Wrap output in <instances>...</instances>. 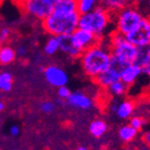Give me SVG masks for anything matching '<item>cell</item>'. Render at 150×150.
Here are the masks:
<instances>
[{
	"label": "cell",
	"mask_w": 150,
	"mask_h": 150,
	"mask_svg": "<svg viewBox=\"0 0 150 150\" xmlns=\"http://www.w3.org/2000/svg\"><path fill=\"white\" fill-rule=\"evenodd\" d=\"M145 124H146L145 119H143V118L141 117H132L130 119V122H129V125L131 127H134V129H137V130H140L143 127V125Z\"/></svg>",
	"instance_id": "cell-25"
},
{
	"label": "cell",
	"mask_w": 150,
	"mask_h": 150,
	"mask_svg": "<svg viewBox=\"0 0 150 150\" xmlns=\"http://www.w3.org/2000/svg\"><path fill=\"white\" fill-rule=\"evenodd\" d=\"M125 39L134 46H142L150 43V18L143 17L134 29L125 35Z\"/></svg>",
	"instance_id": "cell-7"
},
{
	"label": "cell",
	"mask_w": 150,
	"mask_h": 150,
	"mask_svg": "<svg viewBox=\"0 0 150 150\" xmlns=\"http://www.w3.org/2000/svg\"><path fill=\"white\" fill-rule=\"evenodd\" d=\"M108 44L112 52V59H116L124 66L134 63L137 56L138 47L128 42L125 39V35L117 33L116 30L112 31L108 39Z\"/></svg>",
	"instance_id": "cell-4"
},
{
	"label": "cell",
	"mask_w": 150,
	"mask_h": 150,
	"mask_svg": "<svg viewBox=\"0 0 150 150\" xmlns=\"http://www.w3.org/2000/svg\"><path fill=\"white\" fill-rule=\"evenodd\" d=\"M124 67V65H122V64H120L116 59H112V64H110V67L106 70L103 71V72H101L100 74L97 75L96 77L94 78V80L100 87L108 88L112 82L120 80L121 71Z\"/></svg>",
	"instance_id": "cell-8"
},
{
	"label": "cell",
	"mask_w": 150,
	"mask_h": 150,
	"mask_svg": "<svg viewBox=\"0 0 150 150\" xmlns=\"http://www.w3.org/2000/svg\"><path fill=\"white\" fill-rule=\"evenodd\" d=\"M26 14L39 20H44L53 11V5L48 0H21Z\"/></svg>",
	"instance_id": "cell-6"
},
{
	"label": "cell",
	"mask_w": 150,
	"mask_h": 150,
	"mask_svg": "<svg viewBox=\"0 0 150 150\" xmlns=\"http://www.w3.org/2000/svg\"><path fill=\"white\" fill-rule=\"evenodd\" d=\"M134 102L130 100H124L122 101L121 103L118 104V108H117V116L120 119H128L131 116L132 112H134Z\"/></svg>",
	"instance_id": "cell-17"
},
{
	"label": "cell",
	"mask_w": 150,
	"mask_h": 150,
	"mask_svg": "<svg viewBox=\"0 0 150 150\" xmlns=\"http://www.w3.org/2000/svg\"><path fill=\"white\" fill-rule=\"evenodd\" d=\"M41 110L45 114H50L54 110V104L51 101H45L41 104Z\"/></svg>",
	"instance_id": "cell-27"
},
{
	"label": "cell",
	"mask_w": 150,
	"mask_h": 150,
	"mask_svg": "<svg viewBox=\"0 0 150 150\" xmlns=\"http://www.w3.org/2000/svg\"><path fill=\"white\" fill-rule=\"evenodd\" d=\"M27 47L24 45H20L16 50V55H19L20 57H24L27 54Z\"/></svg>",
	"instance_id": "cell-29"
},
{
	"label": "cell",
	"mask_w": 150,
	"mask_h": 150,
	"mask_svg": "<svg viewBox=\"0 0 150 150\" xmlns=\"http://www.w3.org/2000/svg\"><path fill=\"white\" fill-rule=\"evenodd\" d=\"M0 150H1V149H0Z\"/></svg>",
	"instance_id": "cell-40"
},
{
	"label": "cell",
	"mask_w": 150,
	"mask_h": 150,
	"mask_svg": "<svg viewBox=\"0 0 150 150\" xmlns=\"http://www.w3.org/2000/svg\"><path fill=\"white\" fill-rule=\"evenodd\" d=\"M44 75L48 83L55 88L66 86L69 79L66 71L57 66H48L47 68H45Z\"/></svg>",
	"instance_id": "cell-10"
},
{
	"label": "cell",
	"mask_w": 150,
	"mask_h": 150,
	"mask_svg": "<svg viewBox=\"0 0 150 150\" xmlns=\"http://www.w3.org/2000/svg\"><path fill=\"white\" fill-rule=\"evenodd\" d=\"M134 63L139 65L140 67H144L148 63H150V43L142 45V46H138L137 56Z\"/></svg>",
	"instance_id": "cell-16"
},
{
	"label": "cell",
	"mask_w": 150,
	"mask_h": 150,
	"mask_svg": "<svg viewBox=\"0 0 150 150\" xmlns=\"http://www.w3.org/2000/svg\"><path fill=\"white\" fill-rule=\"evenodd\" d=\"M59 41V50L64 53L68 54L69 56L76 59L81 55L82 51L75 46L73 43L72 39H71V35H57Z\"/></svg>",
	"instance_id": "cell-13"
},
{
	"label": "cell",
	"mask_w": 150,
	"mask_h": 150,
	"mask_svg": "<svg viewBox=\"0 0 150 150\" xmlns=\"http://www.w3.org/2000/svg\"><path fill=\"white\" fill-rule=\"evenodd\" d=\"M143 141L145 142V144L150 147V131H147L143 134Z\"/></svg>",
	"instance_id": "cell-32"
},
{
	"label": "cell",
	"mask_w": 150,
	"mask_h": 150,
	"mask_svg": "<svg viewBox=\"0 0 150 150\" xmlns=\"http://www.w3.org/2000/svg\"><path fill=\"white\" fill-rule=\"evenodd\" d=\"M66 100L69 103V105L80 110H90L93 106V100L80 91L71 93Z\"/></svg>",
	"instance_id": "cell-11"
},
{
	"label": "cell",
	"mask_w": 150,
	"mask_h": 150,
	"mask_svg": "<svg viewBox=\"0 0 150 150\" xmlns=\"http://www.w3.org/2000/svg\"><path fill=\"white\" fill-rule=\"evenodd\" d=\"M9 131H11V134H12V136L16 137V136H18L19 132H20V128H19L17 125H14V126L11 127V130Z\"/></svg>",
	"instance_id": "cell-31"
},
{
	"label": "cell",
	"mask_w": 150,
	"mask_h": 150,
	"mask_svg": "<svg viewBox=\"0 0 150 150\" xmlns=\"http://www.w3.org/2000/svg\"><path fill=\"white\" fill-rule=\"evenodd\" d=\"M3 110H4V103H3L2 101H0V112Z\"/></svg>",
	"instance_id": "cell-35"
},
{
	"label": "cell",
	"mask_w": 150,
	"mask_h": 150,
	"mask_svg": "<svg viewBox=\"0 0 150 150\" xmlns=\"http://www.w3.org/2000/svg\"><path fill=\"white\" fill-rule=\"evenodd\" d=\"M106 129H108V125L102 120H95V121L92 122L89 126L90 134L93 137H95V138L102 137L106 132Z\"/></svg>",
	"instance_id": "cell-19"
},
{
	"label": "cell",
	"mask_w": 150,
	"mask_h": 150,
	"mask_svg": "<svg viewBox=\"0 0 150 150\" xmlns=\"http://www.w3.org/2000/svg\"><path fill=\"white\" fill-rule=\"evenodd\" d=\"M146 0H131V4L137 7H141L145 4Z\"/></svg>",
	"instance_id": "cell-30"
},
{
	"label": "cell",
	"mask_w": 150,
	"mask_h": 150,
	"mask_svg": "<svg viewBox=\"0 0 150 150\" xmlns=\"http://www.w3.org/2000/svg\"><path fill=\"white\" fill-rule=\"evenodd\" d=\"M110 108V112H115V114H116V112H117V108H118V103H112Z\"/></svg>",
	"instance_id": "cell-33"
},
{
	"label": "cell",
	"mask_w": 150,
	"mask_h": 150,
	"mask_svg": "<svg viewBox=\"0 0 150 150\" xmlns=\"http://www.w3.org/2000/svg\"><path fill=\"white\" fill-rule=\"evenodd\" d=\"M143 17V13L139 7L132 4L128 5L114 15L115 30L123 35H127L137 27Z\"/></svg>",
	"instance_id": "cell-5"
},
{
	"label": "cell",
	"mask_w": 150,
	"mask_h": 150,
	"mask_svg": "<svg viewBox=\"0 0 150 150\" xmlns=\"http://www.w3.org/2000/svg\"><path fill=\"white\" fill-rule=\"evenodd\" d=\"M70 94H71V91L69 90V88H67L66 86H62V87L57 88V95H59V98L67 99Z\"/></svg>",
	"instance_id": "cell-28"
},
{
	"label": "cell",
	"mask_w": 150,
	"mask_h": 150,
	"mask_svg": "<svg viewBox=\"0 0 150 150\" xmlns=\"http://www.w3.org/2000/svg\"><path fill=\"white\" fill-rule=\"evenodd\" d=\"M110 150H114V149H110Z\"/></svg>",
	"instance_id": "cell-39"
},
{
	"label": "cell",
	"mask_w": 150,
	"mask_h": 150,
	"mask_svg": "<svg viewBox=\"0 0 150 150\" xmlns=\"http://www.w3.org/2000/svg\"><path fill=\"white\" fill-rule=\"evenodd\" d=\"M13 86V76L8 72H2L0 74V90L3 92H9Z\"/></svg>",
	"instance_id": "cell-24"
},
{
	"label": "cell",
	"mask_w": 150,
	"mask_h": 150,
	"mask_svg": "<svg viewBox=\"0 0 150 150\" xmlns=\"http://www.w3.org/2000/svg\"><path fill=\"white\" fill-rule=\"evenodd\" d=\"M82 70L88 76L95 78L112 64V52L108 41L100 39L97 44L86 49L80 55Z\"/></svg>",
	"instance_id": "cell-1"
},
{
	"label": "cell",
	"mask_w": 150,
	"mask_h": 150,
	"mask_svg": "<svg viewBox=\"0 0 150 150\" xmlns=\"http://www.w3.org/2000/svg\"><path fill=\"white\" fill-rule=\"evenodd\" d=\"M130 4L131 0H99V5L112 15Z\"/></svg>",
	"instance_id": "cell-14"
},
{
	"label": "cell",
	"mask_w": 150,
	"mask_h": 150,
	"mask_svg": "<svg viewBox=\"0 0 150 150\" xmlns=\"http://www.w3.org/2000/svg\"><path fill=\"white\" fill-rule=\"evenodd\" d=\"M59 50V41L57 35H51L44 46V52L47 55H53Z\"/></svg>",
	"instance_id": "cell-21"
},
{
	"label": "cell",
	"mask_w": 150,
	"mask_h": 150,
	"mask_svg": "<svg viewBox=\"0 0 150 150\" xmlns=\"http://www.w3.org/2000/svg\"><path fill=\"white\" fill-rule=\"evenodd\" d=\"M99 5V0H77L78 14H86L96 8Z\"/></svg>",
	"instance_id": "cell-20"
},
{
	"label": "cell",
	"mask_w": 150,
	"mask_h": 150,
	"mask_svg": "<svg viewBox=\"0 0 150 150\" xmlns=\"http://www.w3.org/2000/svg\"><path fill=\"white\" fill-rule=\"evenodd\" d=\"M9 33L11 31L7 27H0V46L8 40Z\"/></svg>",
	"instance_id": "cell-26"
},
{
	"label": "cell",
	"mask_w": 150,
	"mask_h": 150,
	"mask_svg": "<svg viewBox=\"0 0 150 150\" xmlns=\"http://www.w3.org/2000/svg\"><path fill=\"white\" fill-rule=\"evenodd\" d=\"M138 130L131 127L130 125H124L119 129V137L123 142H130L136 138Z\"/></svg>",
	"instance_id": "cell-22"
},
{
	"label": "cell",
	"mask_w": 150,
	"mask_h": 150,
	"mask_svg": "<svg viewBox=\"0 0 150 150\" xmlns=\"http://www.w3.org/2000/svg\"><path fill=\"white\" fill-rule=\"evenodd\" d=\"M44 70H45V69L43 68V67H41V68H40V71H41V72H44Z\"/></svg>",
	"instance_id": "cell-38"
},
{
	"label": "cell",
	"mask_w": 150,
	"mask_h": 150,
	"mask_svg": "<svg viewBox=\"0 0 150 150\" xmlns=\"http://www.w3.org/2000/svg\"><path fill=\"white\" fill-rule=\"evenodd\" d=\"M71 39H72L75 46L79 48L82 52L86 49H88V48H90V47L97 44L99 42V40H100L94 33L79 27H77L71 33Z\"/></svg>",
	"instance_id": "cell-9"
},
{
	"label": "cell",
	"mask_w": 150,
	"mask_h": 150,
	"mask_svg": "<svg viewBox=\"0 0 150 150\" xmlns=\"http://www.w3.org/2000/svg\"><path fill=\"white\" fill-rule=\"evenodd\" d=\"M127 87L126 84L124 82L122 81L121 79L120 80H117V81L112 82L110 86H108L106 89L108 90L112 95H115V96H122V95H124L127 91Z\"/></svg>",
	"instance_id": "cell-23"
},
{
	"label": "cell",
	"mask_w": 150,
	"mask_h": 150,
	"mask_svg": "<svg viewBox=\"0 0 150 150\" xmlns=\"http://www.w3.org/2000/svg\"><path fill=\"white\" fill-rule=\"evenodd\" d=\"M144 6H145V8L147 9L148 14L150 15V0H146L145 4H144Z\"/></svg>",
	"instance_id": "cell-34"
},
{
	"label": "cell",
	"mask_w": 150,
	"mask_h": 150,
	"mask_svg": "<svg viewBox=\"0 0 150 150\" xmlns=\"http://www.w3.org/2000/svg\"><path fill=\"white\" fill-rule=\"evenodd\" d=\"M52 12L59 14H71L77 12V0H57L54 3Z\"/></svg>",
	"instance_id": "cell-15"
},
{
	"label": "cell",
	"mask_w": 150,
	"mask_h": 150,
	"mask_svg": "<svg viewBox=\"0 0 150 150\" xmlns=\"http://www.w3.org/2000/svg\"><path fill=\"white\" fill-rule=\"evenodd\" d=\"M141 74H142V67H140L134 63H130L122 69L120 79L126 86H131L140 77Z\"/></svg>",
	"instance_id": "cell-12"
},
{
	"label": "cell",
	"mask_w": 150,
	"mask_h": 150,
	"mask_svg": "<svg viewBox=\"0 0 150 150\" xmlns=\"http://www.w3.org/2000/svg\"><path fill=\"white\" fill-rule=\"evenodd\" d=\"M48 1H49V2H51L52 4H54V3H55L56 1H57V0H48Z\"/></svg>",
	"instance_id": "cell-37"
},
{
	"label": "cell",
	"mask_w": 150,
	"mask_h": 150,
	"mask_svg": "<svg viewBox=\"0 0 150 150\" xmlns=\"http://www.w3.org/2000/svg\"><path fill=\"white\" fill-rule=\"evenodd\" d=\"M114 23V15L98 5L91 12L80 14L78 27L94 33L98 39H102Z\"/></svg>",
	"instance_id": "cell-2"
},
{
	"label": "cell",
	"mask_w": 150,
	"mask_h": 150,
	"mask_svg": "<svg viewBox=\"0 0 150 150\" xmlns=\"http://www.w3.org/2000/svg\"><path fill=\"white\" fill-rule=\"evenodd\" d=\"M76 150H88V149L86 147H79V148H77Z\"/></svg>",
	"instance_id": "cell-36"
},
{
	"label": "cell",
	"mask_w": 150,
	"mask_h": 150,
	"mask_svg": "<svg viewBox=\"0 0 150 150\" xmlns=\"http://www.w3.org/2000/svg\"><path fill=\"white\" fill-rule=\"evenodd\" d=\"M16 59V50L9 46L0 47V65H8Z\"/></svg>",
	"instance_id": "cell-18"
},
{
	"label": "cell",
	"mask_w": 150,
	"mask_h": 150,
	"mask_svg": "<svg viewBox=\"0 0 150 150\" xmlns=\"http://www.w3.org/2000/svg\"><path fill=\"white\" fill-rule=\"evenodd\" d=\"M78 12L71 14H59L52 12L42 20L43 28L50 35H71L78 27Z\"/></svg>",
	"instance_id": "cell-3"
}]
</instances>
